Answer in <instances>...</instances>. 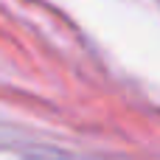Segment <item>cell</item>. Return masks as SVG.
<instances>
[]
</instances>
